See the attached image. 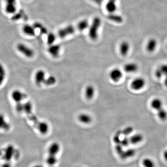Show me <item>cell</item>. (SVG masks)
<instances>
[{
  "label": "cell",
  "mask_w": 167,
  "mask_h": 167,
  "mask_svg": "<svg viewBox=\"0 0 167 167\" xmlns=\"http://www.w3.org/2000/svg\"><path fill=\"white\" fill-rule=\"evenodd\" d=\"M164 84L165 86L167 87V76H165V79H164Z\"/></svg>",
  "instance_id": "obj_43"
},
{
  "label": "cell",
  "mask_w": 167,
  "mask_h": 167,
  "mask_svg": "<svg viewBox=\"0 0 167 167\" xmlns=\"http://www.w3.org/2000/svg\"><path fill=\"white\" fill-rule=\"evenodd\" d=\"M150 105L152 108L156 110L157 112L163 108L162 101L159 98H155L152 100Z\"/></svg>",
  "instance_id": "obj_16"
},
{
  "label": "cell",
  "mask_w": 167,
  "mask_h": 167,
  "mask_svg": "<svg viewBox=\"0 0 167 167\" xmlns=\"http://www.w3.org/2000/svg\"><path fill=\"white\" fill-rule=\"evenodd\" d=\"M130 49V45L128 41H124L121 42L119 47V51L122 56H126L129 52Z\"/></svg>",
  "instance_id": "obj_14"
},
{
  "label": "cell",
  "mask_w": 167,
  "mask_h": 167,
  "mask_svg": "<svg viewBox=\"0 0 167 167\" xmlns=\"http://www.w3.org/2000/svg\"><path fill=\"white\" fill-rule=\"evenodd\" d=\"M130 143V139L128 138V137H124L123 139H122L121 140V144L123 147H127L128 145H129V143Z\"/></svg>",
  "instance_id": "obj_37"
},
{
  "label": "cell",
  "mask_w": 167,
  "mask_h": 167,
  "mask_svg": "<svg viewBox=\"0 0 167 167\" xmlns=\"http://www.w3.org/2000/svg\"></svg>",
  "instance_id": "obj_46"
},
{
  "label": "cell",
  "mask_w": 167,
  "mask_h": 167,
  "mask_svg": "<svg viewBox=\"0 0 167 167\" xmlns=\"http://www.w3.org/2000/svg\"><path fill=\"white\" fill-rule=\"evenodd\" d=\"M157 116L160 120L164 121L167 119V111L164 108L157 111Z\"/></svg>",
  "instance_id": "obj_30"
},
{
  "label": "cell",
  "mask_w": 167,
  "mask_h": 167,
  "mask_svg": "<svg viewBox=\"0 0 167 167\" xmlns=\"http://www.w3.org/2000/svg\"><path fill=\"white\" fill-rule=\"evenodd\" d=\"M60 145L58 143L54 142L50 145L48 149L49 155L56 156L60 150Z\"/></svg>",
  "instance_id": "obj_13"
},
{
  "label": "cell",
  "mask_w": 167,
  "mask_h": 167,
  "mask_svg": "<svg viewBox=\"0 0 167 167\" xmlns=\"http://www.w3.org/2000/svg\"><path fill=\"white\" fill-rule=\"evenodd\" d=\"M5 11L8 14L13 15L17 10L16 0H5Z\"/></svg>",
  "instance_id": "obj_3"
},
{
  "label": "cell",
  "mask_w": 167,
  "mask_h": 167,
  "mask_svg": "<svg viewBox=\"0 0 167 167\" xmlns=\"http://www.w3.org/2000/svg\"><path fill=\"white\" fill-rule=\"evenodd\" d=\"M89 27V22L86 20H83L79 21L77 25V28L80 31H84Z\"/></svg>",
  "instance_id": "obj_26"
},
{
  "label": "cell",
  "mask_w": 167,
  "mask_h": 167,
  "mask_svg": "<svg viewBox=\"0 0 167 167\" xmlns=\"http://www.w3.org/2000/svg\"><path fill=\"white\" fill-rule=\"evenodd\" d=\"M136 153V151L134 149H129L126 150H124L121 155L120 158L122 159H125L130 157H133Z\"/></svg>",
  "instance_id": "obj_22"
},
{
  "label": "cell",
  "mask_w": 167,
  "mask_h": 167,
  "mask_svg": "<svg viewBox=\"0 0 167 167\" xmlns=\"http://www.w3.org/2000/svg\"><path fill=\"white\" fill-rule=\"evenodd\" d=\"M16 49L18 52L27 58H31L34 56V51L24 43H18L16 45Z\"/></svg>",
  "instance_id": "obj_2"
},
{
  "label": "cell",
  "mask_w": 167,
  "mask_h": 167,
  "mask_svg": "<svg viewBox=\"0 0 167 167\" xmlns=\"http://www.w3.org/2000/svg\"><path fill=\"white\" fill-rule=\"evenodd\" d=\"M130 139V143L132 144H137L140 143L143 140V136L141 134H136L132 136Z\"/></svg>",
  "instance_id": "obj_25"
},
{
  "label": "cell",
  "mask_w": 167,
  "mask_h": 167,
  "mask_svg": "<svg viewBox=\"0 0 167 167\" xmlns=\"http://www.w3.org/2000/svg\"><path fill=\"white\" fill-rule=\"evenodd\" d=\"M6 76V71L4 66L0 63V86L3 84Z\"/></svg>",
  "instance_id": "obj_27"
},
{
  "label": "cell",
  "mask_w": 167,
  "mask_h": 167,
  "mask_svg": "<svg viewBox=\"0 0 167 167\" xmlns=\"http://www.w3.org/2000/svg\"><path fill=\"white\" fill-rule=\"evenodd\" d=\"M101 25V18L95 17L89 28V36L92 40H95L98 37V30Z\"/></svg>",
  "instance_id": "obj_1"
},
{
  "label": "cell",
  "mask_w": 167,
  "mask_h": 167,
  "mask_svg": "<svg viewBox=\"0 0 167 167\" xmlns=\"http://www.w3.org/2000/svg\"><path fill=\"white\" fill-rule=\"evenodd\" d=\"M75 31V27L72 25H68L59 29L58 32V35L59 38H65L66 36L73 34Z\"/></svg>",
  "instance_id": "obj_4"
},
{
  "label": "cell",
  "mask_w": 167,
  "mask_h": 167,
  "mask_svg": "<svg viewBox=\"0 0 167 167\" xmlns=\"http://www.w3.org/2000/svg\"><path fill=\"white\" fill-rule=\"evenodd\" d=\"M47 162L48 165L51 166H53L57 162V158L55 156L48 155L47 158Z\"/></svg>",
  "instance_id": "obj_31"
},
{
  "label": "cell",
  "mask_w": 167,
  "mask_h": 167,
  "mask_svg": "<svg viewBox=\"0 0 167 167\" xmlns=\"http://www.w3.org/2000/svg\"><path fill=\"white\" fill-rule=\"evenodd\" d=\"M155 75L156 78L161 79L162 76H167V64H164L161 66L156 71Z\"/></svg>",
  "instance_id": "obj_17"
},
{
  "label": "cell",
  "mask_w": 167,
  "mask_h": 167,
  "mask_svg": "<svg viewBox=\"0 0 167 167\" xmlns=\"http://www.w3.org/2000/svg\"><path fill=\"white\" fill-rule=\"evenodd\" d=\"M95 88L92 85H89L86 87L85 90V96L87 99L93 98L95 94Z\"/></svg>",
  "instance_id": "obj_23"
},
{
  "label": "cell",
  "mask_w": 167,
  "mask_h": 167,
  "mask_svg": "<svg viewBox=\"0 0 167 167\" xmlns=\"http://www.w3.org/2000/svg\"><path fill=\"white\" fill-rule=\"evenodd\" d=\"M11 98L15 103H21V101L27 98L26 94L19 90H14L11 93Z\"/></svg>",
  "instance_id": "obj_6"
},
{
  "label": "cell",
  "mask_w": 167,
  "mask_h": 167,
  "mask_svg": "<svg viewBox=\"0 0 167 167\" xmlns=\"http://www.w3.org/2000/svg\"><path fill=\"white\" fill-rule=\"evenodd\" d=\"M33 25V26L34 27L35 29H39L42 34H47V29L41 23L39 22H36Z\"/></svg>",
  "instance_id": "obj_28"
},
{
  "label": "cell",
  "mask_w": 167,
  "mask_h": 167,
  "mask_svg": "<svg viewBox=\"0 0 167 167\" xmlns=\"http://www.w3.org/2000/svg\"><path fill=\"white\" fill-rule=\"evenodd\" d=\"M57 81L56 78L54 76H50L47 78L46 79L44 84L47 86H51L55 84Z\"/></svg>",
  "instance_id": "obj_29"
},
{
  "label": "cell",
  "mask_w": 167,
  "mask_h": 167,
  "mask_svg": "<svg viewBox=\"0 0 167 167\" xmlns=\"http://www.w3.org/2000/svg\"><path fill=\"white\" fill-rule=\"evenodd\" d=\"M60 46L59 45H52L48 49V53L54 58L58 57L60 53Z\"/></svg>",
  "instance_id": "obj_12"
},
{
  "label": "cell",
  "mask_w": 167,
  "mask_h": 167,
  "mask_svg": "<svg viewBox=\"0 0 167 167\" xmlns=\"http://www.w3.org/2000/svg\"><path fill=\"white\" fill-rule=\"evenodd\" d=\"M33 167H43V166H42V165H36L34 166Z\"/></svg>",
  "instance_id": "obj_44"
},
{
  "label": "cell",
  "mask_w": 167,
  "mask_h": 167,
  "mask_svg": "<svg viewBox=\"0 0 167 167\" xmlns=\"http://www.w3.org/2000/svg\"><path fill=\"white\" fill-rule=\"evenodd\" d=\"M121 134V130H118L115 133V135L113 136V140L114 142L116 144H119L121 143V140L120 136Z\"/></svg>",
  "instance_id": "obj_34"
},
{
  "label": "cell",
  "mask_w": 167,
  "mask_h": 167,
  "mask_svg": "<svg viewBox=\"0 0 167 167\" xmlns=\"http://www.w3.org/2000/svg\"><path fill=\"white\" fill-rule=\"evenodd\" d=\"M123 73L120 69L115 68L112 69L109 73V77L114 82H118L123 77Z\"/></svg>",
  "instance_id": "obj_7"
},
{
  "label": "cell",
  "mask_w": 167,
  "mask_h": 167,
  "mask_svg": "<svg viewBox=\"0 0 167 167\" xmlns=\"http://www.w3.org/2000/svg\"><path fill=\"white\" fill-rule=\"evenodd\" d=\"M15 110L18 113L24 111V104L22 103H17L15 104Z\"/></svg>",
  "instance_id": "obj_36"
},
{
  "label": "cell",
  "mask_w": 167,
  "mask_h": 167,
  "mask_svg": "<svg viewBox=\"0 0 167 167\" xmlns=\"http://www.w3.org/2000/svg\"><path fill=\"white\" fill-rule=\"evenodd\" d=\"M0 129L5 130H8L10 129V124L2 114H0Z\"/></svg>",
  "instance_id": "obj_21"
},
{
  "label": "cell",
  "mask_w": 167,
  "mask_h": 167,
  "mask_svg": "<svg viewBox=\"0 0 167 167\" xmlns=\"http://www.w3.org/2000/svg\"><path fill=\"white\" fill-rule=\"evenodd\" d=\"M1 167H11V165L8 162H6L4 163Z\"/></svg>",
  "instance_id": "obj_40"
},
{
  "label": "cell",
  "mask_w": 167,
  "mask_h": 167,
  "mask_svg": "<svg viewBox=\"0 0 167 167\" xmlns=\"http://www.w3.org/2000/svg\"><path fill=\"white\" fill-rule=\"evenodd\" d=\"M22 30L23 33L27 36H34L36 34L35 29L33 25L25 24L22 27Z\"/></svg>",
  "instance_id": "obj_11"
},
{
  "label": "cell",
  "mask_w": 167,
  "mask_h": 167,
  "mask_svg": "<svg viewBox=\"0 0 167 167\" xmlns=\"http://www.w3.org/2000/svg\"><path fill=\"white\" fill-rule=\"evenodd\" d=\"M157 42L155 38H151L147 42L146 50L149 53H153L157 47Z\"/></svg>",
  "instance_id": "obj_18"
},
{
  "label": "cell",
  "mask_w": 167,
  "mask_h": 167,
  "mask_svg": "<svg viewBox=\"0 0 167 167\" xmlns=\"http://www.w3.org/2000/svg\"><path fill=\"white\" fill-rule=\"evenodd\" d=\"M146 81L145 79L141 77L136 78L131 83V88L135 91L141 90L145 86Z\"/></svg>",
  "instance_id": "obj_5"
},
{
  "label": "cell",
  "mask_w": 167,
  "mask_h": 167,
  "mask_svg": "<svg viewBox=\"0 0 167 167\" xmlns=\"http://www.w3.org/2000/svg\"><path fill=\"white\" fill-rule=\"evenodd\" d=\"M123 146L121 144H116V147H115V150L116 151L118 155L120 156L121 154L124 152L123 148Z\"/></svg>",
  "instance_id": "obj_38"
},
{
  "label": "cell",
  "mask_w": 167,
  "mask_h": 167,
  "mask_svg": "<svg viewBox=\"0 0 167 167\" xmlns=\"http://www.w3.org/2000/svg\"><path fill=\"white\" fill-rule=\"evenodd\" d=\"M15 149L13 145H8L6 148L4 155V158L6 161L9 162L14 157Z\"/></svg>",
  "instance_id": "obj_9"
},
{
  "label": "cell",
  "mask_w": 167,
  "mask_h": 167,
  "mask_svg": "<svg viewBox=\"0 0 167 167\" xmlns=\"http://www.w3.org/2000/svg\"><path fill=\"white\" fill-rule=\"evenodd\" d=\"M55 40H56V36L54 34L49 33L47 34V43L48 45L50 46L53 45Z\"/></svg>",
  "instance_id": "obj_33"
},
{
  "label": "cell",
  "mask_w": 167,
  "mask_h": 167,
  "mask_svg": "<svg viewBox=\"0 0 167 167\" xmlns=\"http://www.w3.org/2000/svg\"><path fill=\"white\" fill-rule=\"evenodd\" d=\"M53 167V166H51V167Z\"/></svg>",
  "instance_id": "obj_45"
},
{
  "label": "cell",
  "mask_w": 167,
  "mask_h": 167,
  "mask_svg": "<svg viewBox=\"0 0 167 167\" xmlns=\"http://www.w3.org/2000/svg\"><path fill=\"white\" fill-rule=\"evenodd\" d=\"M133 128L132 126H128V127L124 128V129L123 130H121V133L122 135H123L125 136H127L130 135L133 132Z\"/></svg>",
  "instance_id": "obj_35"
},
{
  "label": "cell",
  "mask_w": 167,
  "mask_h": 167,
  "mask_svg": "<svg viewBox=\"0 0 167 167\" xmlns=\"http://www.w3.org/2000/svg\"><path fill=\"white\" fill-rule=\"evenodd\" d=\"M163 157H164V159L166 160V161H167V150H165L163 153Z\"/></svg>",
  "instance_id": "obj_41"
},
{
  "label": "cell",
  "mask_w": 167,
  "mask_h": 167,
  "mask_svg": "<svg viewBox=\"0 0 167 167\" xmlns=\"http://www.w3.org/2000/svg\"><path fill=\"white\" fill-rule=\"evenodd\" d=\"M143 164L144 167H155V164L153 160L148 158L143 159Z\"/></svg>",
  "instance_id": "obj_32"
},
{
  "label": "cell",
  "mask_w": 167,
  "mask_h": 167,
  "mask_svg": "<svg viewBox=\"0 0 167 167\" xmlns=\"http://www.w3.org/2000/svg\"><path fill=\"white\" fill-rule=\"evenodd\" d=\"M117 0H108L106 5L105 9L109 14L114 13L117 9Z\"/></svg>",
  "instance_id": "obj_10"
},
{
  "label": "cell",
  "mask_w": 167,
  "mask_h": 167,
  "mask_svg": "<svg viewBox=\"0 0 167 167\" xmlns=\"http://www.w3.org/2000/svg\"><path fill=\"white\" fill-rule=\"evenodd\" d=\"M37 129L41 134L45 135L49 131V125L45 122H40L38 124Z\"/></svg>",
  "instance_id": "obj_19"
},
{
  "label": "cell",
  "mask_w": 167,
  "mask_h": 167,
  "mask_svg": "<svg viewBox=\"0 0 167 167\" xmlns=\"http://www.w3.org/2000/svg\"><path fill=\"white\" fill-rule=\"evenodd\" d=\"M79 120L85 124H89L92 121V119L90 115L86 113H81L78 117Z\"/></svg>",
  "instance_id": "obj_20"
},
{
  "label": "cell",
  "mask_w": 167,
  "mask_h": 167,
  "mask_svg": "<svg viewBox=\"0 0 167 167\" xmlns=\"http://www.w3.org/2000/svg\"><path fill=\"white\" fill-rule=\"evenodd\" d=\"M22 16L23 15H22V14H21L20 13H17V12H16V13L14 14L13 15V16L12 17V20L13 21H14L19 20L21 19Z\"/></svg>",
  "instance_id": "obj_39"
},
{
  "label": "cell",
  "mask_w": 167,
  "mask_h": 167,
  "mask_svg": "<svg viewBox=\"0 0 167 167\" xmlns=\"http://www.w3.org/2000/svg\"><path fill=\"white\" fill-rule=\"evenodd\" d=\"M92 1L95 2V3H97V4H100L102 3V2L104 0H92Z\"/></svg>",
  "instance_id": "obj_42"
},
{
  "label": "cell",
  "mask_w": 167,
  "mask_h": 167,
  "mask_svg": "<svg viewBox=\"0 0 167 167\" xmlns=\"http://www.w3.org/2000/svg\"><path fill=\"white\" fill-rule=\"evenodd\" d=\"M46 79V73L44 70H39L36 72L34 76L35 82L37 85L44 84Z\"/></svg>",
  "instance_id": "obj_8"
},
{
  "label": "cell",
  "mask_w": 167,
  "mask_h": 167,
  "mask_svg": "<svg viewBox=\"0 0 167 167\" xmlns=\"http://www.w3.org/2000/svg\"><path fill=\"white\" fill-rule=\"evenodd\" d=\"M124 71L128 73H133L137 71L138 66L136 63L130 62L125 64L124 67Z\"/></svg>",
  "instance_id": "obj_15"
},
{
  "label": "cell",
  "mask_w": 167,
  "mask_h": 167,
  "mask_svg": "<svg viewBox=\"0 0 167 167\" xmlns=\"http://www.w3.org/2000/svg\"><path fill=\"white\" fill-rule=\"evenodd\" d=\"M109 20L117 23H121L123 21V18L119 14L114 13L110 14L107 17Z\"/></svg>",
  "instance_id": "obj_24"
}]
</instances>
